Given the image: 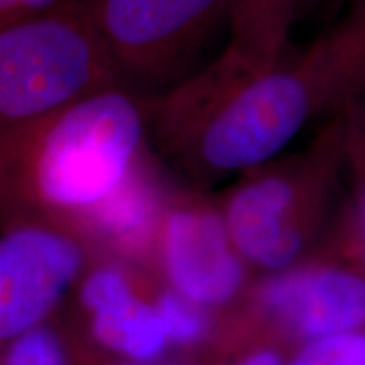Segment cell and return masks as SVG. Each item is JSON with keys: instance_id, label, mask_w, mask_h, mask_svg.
Returning a JSON list of instances; mask_svg holds the SVG:
<instances>
[{"instance_id": "6da1fadb", "label": "cell", "mask_w": 365, "mask_h": 365, "mask_svg": "<svg viewBox=\"0 0 365 365\" xmlns=\"http://www.w3.org/2000/svg\"><path fill=\"white\" fill-rule=\"evenodd\" d=\"M323 103L314 44L279 59L227 44L212 63L143 100L158 153L196 188L271 161Z\"/></svg>"}, {"instance_id": "7a4b0ae2", "label": "cell", "mask_w": 365, "mask_h": 365, "mask_svg": "<svg viewBox=\"0 0 365 365\" xmlns=\"http://www.w3.org/2000/svg\"><path fill=\"white\" fill-rule=\"evenodd\" d=\"M143 100L113 86L0 137V225L71 223L129 175L145 150Z\"/></svg>"}, {"instance_id": "3957f363", "label": "cell", "mask_w": 365, "mask_h": 365, "mask_svg": "<svg viewBox=\"0 0 365 365\" xmlns=\"http://www.w3.org/2000/svg\"><path fill=\"white\" fill-rule=\"evenodd\" d=\"M345 175H350L349 150L335 118L299 153L240 175L220 208L237 252L266 269L289 266Z\"/></svg>"}, {"instance_id": "277c9868", "label": "cell", "mask_w": 365, "mask_h": 365, "mask_svg": "<svg viewBox=\"0 0 365 365\" xmlns=\"http://www.w3.org/2000/svg\"><path fill=\"white\" fill-rule=\"evenodd\" d=\"M113 86L120 78L85 0L0 29V137Z\"/></svg>"}, {"instance_id": "5b68a950", "label": "cell", "mask_w": 365, "mask_h": 365, "mask_svg": "<svg viewBox=\"0 0 365 365\" xmlns=\"http://www.w3.org/2000/svg\"><path fill=\"white\" fill-rule=\"evenodd\" d=\"M235 0H85L113 66L144 83H176L230 22Z\"/></svg>"}, {"instance_id": "8992f818", "label": "cell", "mask_w": 365, "mask_h": 365, "mask_svg": "<svg viewBox=\"0 0 365 365\" xmlns=\"http://www.w3.org/2000/svg\"><path fill=\"white\" fill-rule=\"evenodd\" d=\"M88 262L86 240L65 222L22 218L0 225V345L56 318Z\"/></svg>"}, {"instance_id": "52a82bcc", "label": "cell", "mask_w": 365, "mask_h": 365, "mask_svg": "<svg viewBox=\"0 0 365 365\" xmlns=\"http://www.w3.org/2000/svg\"><path fill=\"white\" fill-rule=\"evenodd\" d=\"M158 239L164 272L181 298L220 304L239 291L244 267L220 208L193 195H171Z\"/></svg>"}, {"instance_id": "ba28073f", "label": "cell", "mask_w": 365, "mask_h": 365, "mask_svg": "<svg viewBox=\"0 0 365 365\" xmlns=\"http://www.w3.org/2000/svg\"><path fill=\"white\" fill-rule=\"evenodd\" d=\"M78 303L88 317L93 340L105 350L134 362L163 352L166 328L154 303L140 298L132 274L115 262L88 267L78 282Z\"/></svg>"}, {"instance_id": "9c48e42d", "label": "cell", "mask_w": 365, "mask_h": 365, "mask_svg": "<svg viewBox=\"0 0 365 365\" xmlns=\"http://www.w3.org/2000/svg\"><path fill=\"white\" fill-rule=\"evenodd\" d=\"M262 304L298 333L317 339L365 323V277L341 267L284 272L262 287Z\"/></svg>"}, {"instance_id": "30bf717a", "label": "cell", "mask_w": 365, "mask_h": 365, "mask_svg": "<svg viewBox=\"0 0 365 365\" xmlns=\"http://www.w3.org/2000/svg\"><path fill=\"white\" fill-rule=\"evenodd\" d=\"M323 81V113L344 127L352 185L365 178V0L313 43Z\"/></svg>"}, {"instance_id": "8fae6325", "label": "cell", "mask_w": 365, "mask_h": 365, "mask_svg": "<svg viewBox=\"0 0 365 365\" xmlns=\"http://www.w3.org/2000/svg\"><path fill=\"white\" fill-rule=\"evenodd\" d=\"M168 188L170 186L145 148L122 185L68 225L85 240L93 237L110 249L137 252L158 234L171 196Z\"/></svg>"}, {"instance_id": "7c38bea8", "label": "cell", "mask_w": 365, "mask_h": 365, "mask_svg": "<svg viewBox=\"0 0 365 365\" xmlns=\"http://www.w3.org/2000/svg\"><path fill=\"white\" fill-rule=\"evenodd\" d=\"M307 2L308 0H235L228 22V44L261 59L286 56L291 31Z\"/></svg>"}, {"instance_id": "4fadbf2b", "label": "cell", "mask_w": 365, "mask_h": 365, "mask_svg": "<svg viewBox=\"0 0 365 365\" xmlns=\"http://www.w3.org/2000/svg\"><path fill=\"white\" fill-rule=\"evenodd\" d=\"M0 365H73L65 331L56 319L0 345Z\"/></svg>"}, {"instance_id": "5bb4252c", "label": "cell", "mask_w": 365, "mask_h": 365, "mask_svg": "<svg viewBox=\"0 0 365 365\" xmlns=\"http://www.w3.org/2000/svg\"><path fill=\"white\" fill-rule=\"evenodd\" d=\"M291 365H365V336L350 331L318 339Z\"/></svg>"}, {"instance_id": "9a60e30c", "label": "cell", "mask_w": 365, "mask_h": 365, "mask_svg": "<svg viewBox=\"0 0 365 365\" xmlns=\"http://www.w3.org/2000/svg\"><path fill=\"white\" fill-rule=\"evenodd\" d=\"M158 312L166 328L168 340L193 341L203 335L205 318L193 303L168 291L158 298Z\"/></svg>"}, {"instance_id": "2e32d148", "label": "cell", "mask_w": 365, "mask_h": 365, "mask_svg": "<svg viewBox=\"0 0 365 365\" xmlns=\"http://www.w3.org/2000/svg\"><path fill=\"white\" fill-rule=\"evenodd\" d=\"M61 0H0V29L51 11Z\"/></svg>"}, {"instance_id": "e0dca14e", "label": "cell", "mask_w": 365, "mask_h": 365, "mask_svg": "<svg viewBox=\"0 0 365 365\" xmlns=\"http://www.w3.org/2000/svg\"><path fill=\"white\" fill-rule=\"evenodd\" d=\"M354 188V200H352V217L360 237H362V244L365 242V178L359 182L352 185Z\"/></svg>"}, {"instance_id": "ac0fdd59", "label": "cell", "mask_w": 365, "mask_h": 365, "mask_svg": "<svg viewBox=\"0 0 365 365\" xmlns=\"http://www.w3.org/2000/svg\"><path fill=\"white\" fill-rule=\"evenodd\" d=\"M244 365H281V362L279 359H277V355H274L272 352H264L255 355V357L250 359L249 362Z\"/></svg>"}, {"instance_id": "d6986e66", "label": "cell", "mask_w": 365, "mask_h": 365, "mask_svg": "<svg viewBox=\"0 0 365 365\" xmlns=\"http://www.w3.org/2000/svg\"><path fill=\"white\" fill-rule=\"evenodd\" d=\"M108 365H154V364H148V362H134V360H125V362L108 364Z\"/></svg>"}, {"instance_id": "ffe728a7", "label": "cell", "mask_w": 365, "mask_h": 365, "mask_svg": "<svg viewBox=\"0 0 365 365\" xmlns=\"http://www.w3.org/2000/svg\"><path fill=\"white\" fill-rule=\"evenodd\" d=\"M364 252H365V242H364Z\"/></svg>"}]
</instances>
